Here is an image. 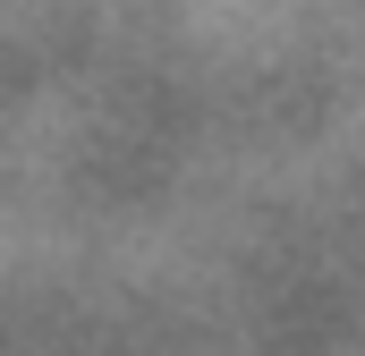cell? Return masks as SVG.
Returning <instances> with one entry per match:
<instances>
[]
</instances>
